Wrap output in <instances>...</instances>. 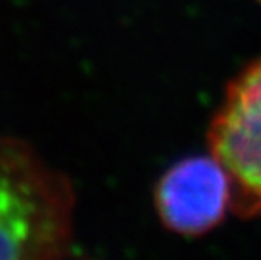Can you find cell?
Wrapping results in <instances>:
<instances>
[{
  "label": "cell",
  "instance_id": "obj_4",
  "mask_svg": "<svg viewBox=\"0 0 261 260\" xmlns=\"http://www.w3.org/2000/svg\"><path fill=\"white\" fill-rule=\"evenodd\" d=\"M259 2H261V0H259Z\"/></svg>",
  "mask_w": 261,
  "mask_h": 260
},
{
  "label": "cell",
  "instance_id": "obj_3",
  "mask_svg": "<svg viewBox=\"0 0 261 260\" xmlns=\"http://www.w3.org/2000/svg\"><path fill=\"white\" fill-rule=\"evenodd\" d=\"M160 221L184 237L207 233L231 206V184L214 157L180 160L160 178L155 190Z\"/></svg>",
  "mask_w": 261,
  "mask_h": 260
},
{
  "label": "cell",
  "instance_id": "obj_2",
  "mask_svg": "<svg viewBox=\"0 0 261 260\" xmlns=\"http://www.w3.org/2000/svg\"><path fill=\"white\" fill-rule=\"evenodd\" d=\"M207 144L229 178V208L241 218L261 217V58L227 85Z\"/></svg>",
  "mask_w": 261,
  "mask_h": 260
},
{
  "label": "cell",
  "instance_id": "obj_1",
  "mask_svg": "<svg viewBox=\"0 0 261 260\" xmlns=\"http://www.w3.org/2000/svg\"><path fill=\"white\" fill-rule=\"evenodd\" d=\"M74 191L29 144L0 137V258L47 260L73 253Z\"/></svg>",
  "mask_w": 261,
  "mask_h": 260
}]
</instances>
